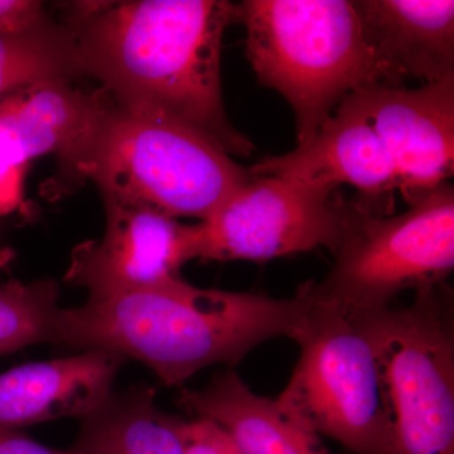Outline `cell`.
<instances>
[{
  "mask_svg": "<svg viewBox=\"0 0 454 454\" xmlns=\"http://www.w3.org/2000/svg\"><path fill=\"white\" fill-rule=\"evenodd\" d=\"M73 32L83 76L121 103L167 114L229 155L249 157L253 143L227 116L221 49L238 5L226 0L74 2Z\"/></svg>",
  "mask_w": 454,
  "mask_h": 454,
  "instance_id": "1",
  "label": "cell"
},
{
  "mask_svg": "<svg viewBox=\"0 0 454 454\" xmlns=\"http://www.w3.org/2000/svg\"><path fill=\"white\" fill-rule=\"evenodd\" d=\"M310 300L220 291L173 278L145 291L59 309L53 343L107 349L140 361L167 387H179L205 367L235 365L265 340L297 342Z\"/></svg>",
  "mask_w": 454,
  "mask_h": 454,
  "instance_id": "2",
  "label": "cell"
},
{
  "mask_svg": "<svg viewBox=\"0 0 454 454\" xmlns=\"http://www.w3.org/2000/svg\"><path fill=\"white\" fill-rule=\"evenodd\" d=\"M57 167L64 188L91 181L101 195L201 221L253 176L184 122L100 86L91 121Z\"/></svg>",
  "mask_w": 454,
  "mask_h": 454,
  "instance_id": "3",
  "label": "cell"
},
{
  "mask_svg": "<svg viewBox=\"0 0 454 454\" xmlns=\"http://www.w3.org/2000/svg\"><path fill=\"white\" fill-rule=\"evenodd\" d=\"M238 22L247 29V56L260 83L294 112L298 145L349 95L382 85L352 2L245 0Z\"/></svg>",
  "mask_w": 454,
  "mask_h": 454,
  "instance_id": "4",
  "label": "cell"
},
{
  "mask_svg": "<svg viewBox=\"0 0 454 454\" xmlns=\"http://www.w3.org/2000/svg\"><path fill=\"white\" fill-rule=\"evenodd\" d=\"M380 366L390 454H454V298L448 284L413 303L349 315Z\"/></svg>",
  "mask_w": 454,
  "mask_h": 454,
  "instance_id": "5",
  "label": "cell"
},
{
  "mask_svg": "<svg viewBox=\"0 0 454 454\" xmlns=\"http://www.w3.org/2000/svg\"><path fill=\"white\" fill-rule=\"evenodd\" d=\"M327 276L307 280L316 301L348 315L393 306L403 292L446 284L454 268V190L444 184L399 215L376 216L352 199Z\"/></svg>",
  "mask_w": 454,
  "mask_h": 454,
  "instance_id": "6",
  "label": "cell"
},
{
  "mask_svg": "<svg viewBox=\"0 0 454 454\" xmlns=\"http://www.w3.org/2000/svg\"><path fill=\"white\" fill-rule=\"evenodd\" d=\"M297 340L301 355L276 402L289 419L354 454H390L380 366L354 317L316 301Z\"/></svg>",
  "mask_w": 454,
  "mask_h": 454,
  "instance_id": "7",
  "label": "cell"
},
{
  "mask_svg": "<svg viewBox=\"0 0 454 454\" xmlns=\"http://www.w3.org/2000/svg\"><path fill=\"white\" fill-rule=\"evenodd\" d=\"M336 192V188L253 175L207 220L197 223V259L268 262L317 247L333 254L352 207L351 200Z\"/></svg>",
  "mask_w": 454,
  "mask_h": 454,
  "instance_id": "8",
  "label": "cell"
},
{
  "mask_svg": "<svg viewBox=\"0 0 454 454\" xmlns=\"http://www.w3.org/2000/svg\"><path fill=\"white\" fill-rule=\"evenodd\" d=\"M103 197V238L77 245L65 282L82 286L98 301L145 291L179 277L197 259V223L186 225L163 212Z\"/></svg>",
  "mask_w": 454,
  "mask_h": 454,
  "instance_id": "9",
  "label": "cell"
},
{
  "mask_svg": "<svg viewBox=\"0 0 454 454\" xmlns=\"http://www.w3.org/2000/svg\"><path fill=\"white\" fill-rule=\"evenodd\" d=\"M346 101L380 138L408 206L454 172V74L417 89L370 85Z\"/></svg>",
  "mask_w": 454,
  "mask_h": 454,
  "instance_id": "10",
  "label": "cell"
},
{
  "mask_svg": "<svg viewBox=\"0 0 454 454\" xmlns=\"http://www.w3.org/2000/svg\"><path fill=\"white\" fill-rule=\"evenodd\" d=\"M250 172L336 190L348 184L356 188L357 202L372 215L394 212L397 184L389 155L372 125L346 100L309 142L264 158Z\"/></svg>",
  "mask_w": 454,
  "mask_h": 454,
  "instance_id": "11",
  "label": "cell"
},
{
  "mask_svg": "<svg viewBox=\"0 0 454 454\" xmlns=\"http://www.w3.org/2000/svg\"><path fill=\"white\" fill-rule=\"evenodd\" d=\"M382 85L438 82L454 74L452 0H355Z\"/></svg>",
  "mask_w": 454,
  "mask_h": 454,
  "instance_id": "12",
  "label": "cell"
},
{
  "mask_svg": "<svg viewBox=\"0 0 454 454\" xmlns=\"http://www.w3.org/2000/svg\"><path fill=\"white\" fill-rule=\"evenodd\" d=\"M127 358L107 349L37 361L0 373V427L20 429L91 414L110 394Z\"/></svg>",
  "mask_w": 454,
  "mask_h": 454,
  "instance_id": "13",
  "label": "cell"
},
{
  "mask_svg": "<svg viewBox=\"0 0 454 454\" xmlns=\"http://www.w3.org/2000/svg\"><path fill=\"white\" fill-rule=\"evenodd\" d=\"M97 107V89L74 82H42L0 98V177L29 160L57 162L82 136Z\"/></svg>",
  "mask_w": 454,
  "mask_h": 454,
  "instance_id": "14",
  "label": "cell"
},
{
  "mask_svg": "<svg viewBox=\"0 0 454 454\" xmlns=\"http://www.w3.org/2000/svg\"><path fill=\"white\" fill-rule=\"evenodd\" d=\"M179 408L210 420L243 454H331L318 435L293 422L276 399L253 393L232 370L221 372L201 389H184Z\"/></svg>",
  "mask_w": 454,
  "mask_h": 454,
  "instance_id": "15",
  "label": "cell"
},
{
  "mask_svg": "<svg viewBox=\"0 0 454 454\" xmlns=\"http://www.w3.org/2000/svg\"><path fill=\"white\" fill-rule=\"evenodd\" d=\"M157 390L139 384L113 391L91 414L67 454H184V418L157 404Z\"/></svg>",
  "mask_w": 454,
  "mask_h": 454,
  "instance_id": "16",
  "label": "cell"
},
{
  "mask_svg": "<svg viewBox=\"0 0 454 454\" xmlns=\"http://www.w3.org/2000/svg\"><path fill=\"white\" fill-rule=\"evenodd\" d=\"M82 77L76 42L64 20L25 35L0 33V98L35 82Z\"/></svg>",
  "mask_w": 454,
  "mask_h": 454,
  "instance_id": "17",
  "label": "cell"
},
{
  "mask_svg": "<svg viewBox=\"0 0 454 454\" xmlns=\"http://www.w3.org/2000/svg\"><path fill=\"white\" fill-rule=\"evenodd\" d=\"M59 288L52 279L0 284V356L55 340Z\"/></svg>",
  "mask_w": 454,
  "mask_h": 454,
  "instance_id": "18",
  "label": "cell"
},
{
  "mask_svg": "<svg viewBox=\"0 0 454 454\" xmlns=\"http://www.w3.org/2000/svg\"><path fill=\"white\" fill-rule=\"evenodd\" d=\"M56 22L46 5L37 0H0V33L25 35Z\"/></svg>",
  "mask_w": 454,
  "mask_h": 454,
  "instance_id": "19",
  "label": "cell"
},
{
  "mask_svg": "<svg viewBox=\"0 0 454 454\" xmlns=\"http://www.w3.org/2000/svg\"><path fill=\"white\" fill-rule=\"evenodd\" d=\"M184 454H243L216 424L205 419H184L181 427Z\"/></svg>",
  "mask_w": 454,
  "mask_h": 454,
  "instance_id": "20",
  "label": "cell"
},
{
  "mask_svg": "<svg viewBox=\"0 0 454 454\" xmlns=\"http://www.w3.org/2000/svg\"><path fill=\"white\" fill-rule=\"evenodd\" d=\"M0 454H67L35 441L20 429L0 427Z\"/></svg>",
  "mask_w": 454,
  "mask_h": 454,
  "instance_id": "21",
  "label": "cell"
},
{
  "mask_svg": "<svg viewBox=\"0 0 454 454\" xmlns=\"http://www.w3.org/2000/svg\"><path fill=\"white\" fill-rule=\"evenodd\" d=\"M0 262H2V258H0Z\"/></svg>",
  "mask_w": 454,
  "mask_h": 454,
  "instance_id": "22",
  "label": "cell"
}]
</instances>
